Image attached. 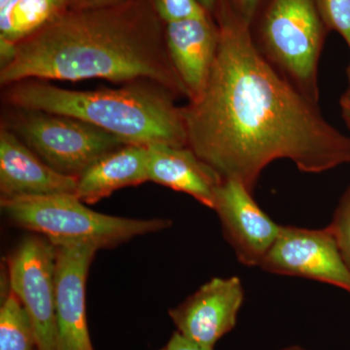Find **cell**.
I'll use <instances>...</instances> for the list:
<instances>
[{
  "mask_svg": "<svg viewBox=\"0 0 350 350\" xmlns=\"http://www.w3.org/2000/svg\"><path fill=\"white\" fill-rule=\"evenodd\" d=\"M328 227L336 239L342 259L350 269V186L340 199Z\"/></svg>",
  "mask_w": 350,
  "mask_h": 350,
  "instance_id": "20",
  "label": "cell"
},
{
  "mask_svg": "<svg viewBox=\"0 0 350 350\" xmlns=\"http://www.w3.org/2000/svg\"><path fill=\"white\" fill-rule=\"evenodd\" d=\"M165 24L152 0H79L14 44L2 87L25 79L146 81L190 96L172 66Z\"/></svg>",
  "mask_w": 350,
  "mask_h": 350,
  "instance_id": "2",
  "label": "cell"
},
{
  "mask_svg": "<svg viewBox=\"0 0 350 350\" xmlns=\"http://www.w3.org/2000/svg\"><path fill=\"white\" fill-rule=\"evenodd\" d=\"M165 33L172 66L189 100H194L206 87L217 56L218 25L208 15L165 24Z\"/></svg>",
  "mask_w": 350,
  "mask_h": 350,
  "instance_id": "13",
  "label": "cell"
},
{
  "mask_svg": "<svg viewBox=\"0 0 350 350\" xmlns=\"http://www.w3.org/2000/svg\"><path fill=\"white\" fill-rule=\"evenodd\" d=\"M77 178L59 174L43 162L15 133L0 129L1 199L75 194Z\"/></svg>",
  "mask_w": 350,
  "mask_h": 350,
  "instance_id": "12",
  "label": "cell"
},
{
  "mask_svg": "<svg viewBox=\"0 0 350 350\" xmlns=\"http://www.w3.org/2000/svg\"><path fill=\"white\" fill-rule=\"evenodd\" d=\"M327 29L340 33L350 49V0H317Z\"/></svg>",
  "mask_w": 350,
  "mask_h": 350,
  "instance_id": "18",
  "label": "cell"
},
{
  "mask_svg": "<svg viewBox=\"0 0 350 350\" xmlns=\"http://www.w3.org/2000/svg\"><path fill=\"white\" fill-rule=\"evenodd\" d=\"M340 108H342V117L347 122V126H350V92L347 91L340 98Z\"/></svg>",
  "mask_w": 350,
  "mask_h": 350,
  "instance_id": "23",
  "label": "cell"
},
{
  "mask_svg": "<svg viewBox=\"0 0 350 350\" xmlns=\"http://www.w3.org/2000/svg\"><path fill=\"white\" fill-rule=\"evenodd\" d=\"M347 76H349V91L350 92V66H349V68H347Z\"/></svg>",
  "mask_w": 350,
  "mask_h": 350,
  "instance_id": "26",
  "label": "cell"
},
{
  "mask_svg": "<svg viewBox=\"0 0 350 350\" xmlns=\"http://www.w3.org/2000/svg\"><path fill=\"white\" fill-rule=\"evenodd\" d=\"M213 14L217 56L202 93L182 107L189 148L251 193L278 159L308 174L350 163V137L264 57L231 0H220Z\"/></svg>",
  "mask_w": 350,
  "mask_h": 350,
  "instance_id": "1",
  "label": "cell"
},
{
  "mask_svg": "<svg viewBox=\"0 0 350 350\" xmlns=\"http://www.w3.org/2000/svg\"><path fill=\"white\" fill-rule=\"evenodd\" d=\"M244 292L238 276L214 278L169 312L177 331L207 347L234 328Z\"/></svg>",
  "mask_w": 350,
  "mask_h": 350,
  "instance_id": "11",
  "label": "cell"
},
{
  "mask_svg": "<svg viewBox=\"0 0 350 350\" xmlns=\"http://www.w3.org/2000/svg\"><path fill=\"white\" fill-rule=\"evenodd\" d=\"M8 285L29 314L36 350H59L56 320V246L25 237L8 258Z\"/></svg>",
  "mask_w": 350,
  "mask_h": 350,
  "instance_id": "7",
  "label": "cell"
},
{
  "mask_svg": "<svg viewBox=\"0 0 350 350\" xmlns=\"http://www.w3.org/2000/svg\"><path fill=\"white\" fill-rule=\"evenodd\" d=\"M176 96L155 83H129L118 89L75 91L46 80L25 79L4 87L8 107L41 110L79 119L126 144L188 146L183 110Z\"/></svg>",
  "mask_w": 350,
  "mask_h": 350,
  "instance_id": "3",
  "label": "cell"
},
{
  "mask_svg": "<svg viewBox=\"0 0 350 350\" xmlns=\"http://www.w3.org/2000/svg\"><path fill=\"white\" fill-rule=\"evenodd\" d=\"M162 350H165V349H162Z\"/></svg>",
  "mask_w": 350,
  "mask_h": 350,
  "instance_id": "28",
  "label": "cell"
},
{
  "mask_svg": "<svg viewBox=\"0 0 350 350\" xmlns=\"http://www.w3.org/2000/svg\"><path fill=\"white\" fill-rule=\"evenodd\" d=\"M260 267L271 273L328 283L350 294V269L329 227L308 230L282 226Z\"/></svg>",
  "mask_w": 350,
  "mask_h": 350,
  "instance_id": "8",
  "label": "cell"
},
{
  "mask_svg": "<svg viewBox=\"0 0 350 350\" xmlns=\"http://www.w3.org/2000/svg\"><path fill=\"white\" fill-rule=\"evenodd\" d=\"M148 178V145L128 144L98 159L77 178L75 196L94 204Z\"/></svg>",
  "mask_w": 350,
  "mask_h": 350,
  "instance_id": "15",
  "label": "cell"
},
{
  "mask_svg": "<svg viewBox=\"0 0 350 350\" xmlns=\"http://www.w3.org/2000/svg\"><path fill=\"white\" fill-rule=\"evenodd\" d=\"M0 206L14 224L42 234L53 243H93L100 250L172 225L167 219H131L96 213L75 194L1 199Z\"/></svg>",
  "mask_w": 350,
  "mask_h": 350,
  "instance_id": "4",
  "label": "cell"
},
{
  "mask_svg": "<svg viewBox=\"0 0 350 350\" xmlns=\"http://www.w3.org/2000/svg\"><path fill=\"white\" fill-rule=\"evenodd\" d=\"M165 350H214L206 345L198 344L190 338L184 337L178 331L172 336Z\"/></svg>",
  "mask_w": 350,
  "mask_h": 350,
  "instance_id": "21",
  "label": "cell"
},
{
  "mask_svg": "<svg viewBox=\"0 0 350 350\" xmlns=\"http://www.w3.org/2000/svg\"><path fill=\"white\" fill-rule=\"evenodd\" d=\"M282 350H308V349H303V347H297V345H293V347H286V349H282Z\"/></svg>",
  "mask_w": 350,
  "mask_h": 350,
  "instance_id": "25",
  "label": "cell"
},
{
  "mask_svg": "<svg viewBox=\"0 0 350 350\" xmlns=\"http://www.w3.org/2000/svg\"><path fill=\"white\" fill-rule=\"evenodd\" d=\"M157 13L165 24L197 19L211 15L199 0H152Z\"/></svg>",
  "mask_w": 350,
  "mask_h": 350,
  "instance_id": "19",
  "label": "cell"
},
{
  "mask_svg": "<svg viewBox=\"0 0 350 350\" xmlns=\"http://www.w3.org/2000/svg\"><path fill=\"white\" fill-rule=\"evenodd\" d=\"M325 31L317 0H268L258 25L262 54L315 103Z\"/></svg>",
  "mask_w": 350,
  "mask_h": 350,
  "instance_id": "5",
  "label": "cell"
},
{
  "mask_svg": "<svg viewBox=\"0 0 350 350\" xmlns=\"http://www.w3.org/2000/svg\"><path fill=\"white\" fill-rule=\"evenodd\" d=\"M219 1H220V0H199L202 6L204 7L207 11V13L211 14V15H213V14L215 12Z\"/></svg>",
  "mask_w": 350,
  "mask_h": 350,
  "instance_id": "24",
  "label": "cell"
},
{
  "mask_svg": "<svg viewBox=\"0 0 350 350\" xmlns=\"http://www.w3.org/2000/svg\"><path fill=\"white\" fill-rule=\"evenodd\" d=\"M149 181L185 193L209 208L215 206L223 179L188 146L148 145Z\"/></svg>",
  "mask_w": 350,
  "mask_h": 350,
  "instance_id": "14",
  "label": "cell"
},
{
  "mask_svg": "<svg viewBox=\"0 0 350 350\" xmlns=\"http://www.w3.org/2000/svg\"><path fill=\"white\" fill-rule=\"evenodd\" d=\"M56 246V320L59 350H94L88 331L86 282L96 251L93 243Z\"/></svg>",
  "mask_w": 350,
  "mask_h": 350,
  "instance_id": "9",
  "label": "cell"
},
{
  "mask_svg": "<svg viewBox=\"0 0 350 350\" xmlns=\"http://www.w3.org/2000/svg\"><path fill=\"white\" fill-rule=\"evenodd\" d=\"M0 350H36L31 320L11 290L0 308Z\"/></svg>",
  "mask_w": 350,
  "mask_h": 350,
  "instance_id": "17",
  "label": "cell"
},
{
  "mask_svg": "<svg viewBox=\"0 0 350 350\" xmlns=\"http://www.w3.org/2000/svg\"><path fill=\"white\" fill-rule=\"evenodd\" d=\"M239 13L246 22L252 24L255 16L261 6L262 0H231Z\"/></svg>",
  "mask_w": 350,
  "mask_h": 350,
  "instance_id": "22",
  "label": "cell"
},
{
  "mask_svg": "<svg viewBox=\"0 0 350 350\" xmlns=\"http://www.w3.org/2000/svg\"><path fill=\"white\" fill-rule=\"evenodd\" d=\"M252 193L236 179L223 180L213 211L217 213L225 238L244 266H261L280 234L282 226L260 208Z\"/></svg>",
  "mask_w": 350,
  "mask_h": 350,
  "instance_id": "10",
  "label": "cell"
},
{
  "mask_svg": "<svg viewBox=\"0 0 350 350\" xmlns=\"http://www.w3.org/2000/svg\"><path fill=\"white\" fill-rule=\"evenodd\" d=\"M8 108L1 126L62 174L78 178L101 157L128 145L116 135L79 119L41 110Z\"/></svg>",
  "mask_w": 350,
  "mask_h": 350,
  "instance_id": "6",
  "label": "cell"
},
{
  "mask_svg": "<svg viewBox=\"0 0 350 350\" xmlns=\"http://www.w3.org/2000/svg\"><path fill=\"white\" fill-rule=\"evenodd\" d=\"M68 3L66 0H8L0 7V40L19 42L54 19Z\"/></svg>",
  "mask_w": 350,
  "mask_h": 350,
  "instance_id": "16",
  "label": "cell"
},
{
  "mask_svg": "<svg viewBox=\"0 0 350 350\" xmlns=\"http://www.w3.org/2000/svg\"><path fill=\"white\" fill-rule=\"evenodd\" d=\"M66 1L71 2V1H79V0H66Z\"/></svg>",
  "mask_w": 350,
  "mask_h": 350,
  "instance_id": "27",
  "label": "cell"
}]
</instances>
